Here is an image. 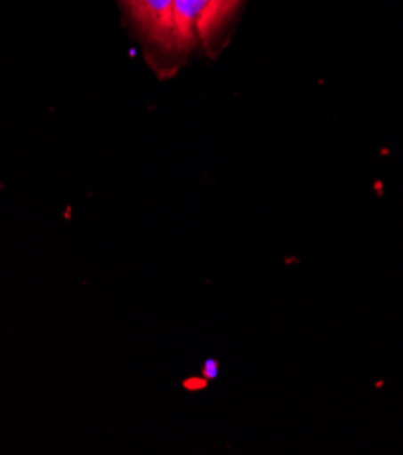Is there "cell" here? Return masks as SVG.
I'll list each match as a JSON object with an SVG mask.
<instances>
[{"label":"cell","instance_id":"obj_1","mask_svg":"<svg viewBox=\"0 0 403 455\" xmlns=\"http://www.w3.org/2000/svg\"><path fill=\"white\" fill-rule=\"evenodd\" d=\"M139 29L162 48H173V6L174 0H124Z\"/></svg>","mask_w":403,"mask_h":455},{"label":"cell","instance_id":"obj_2","mask_svg":"<svg viewBox=\"0 0 403 455\" xmlns=\"http://www.w3.org/2000/svg\"><path fill=\"white\" fill-rule=\"evenodd\" d=\"M209 0H174L173 6V48L189 52L198 36V26Z\"/></svg>","mask_w":403,"mask_h":455},{"label":"cell","instance_id":"obj_3","mask_svg":"<svg viewBox=\"0 0 403 455\" xmlns=\"http://www.w3.org/2000/svg\"><path fill=\"white\" fill-rule=\"evenodd\" d=\"M242 0H209L198 26V36L202 42H209L218 29L230 20Z\"/></svg>","mask_w":403,"mask_h":455}]
</instances>
